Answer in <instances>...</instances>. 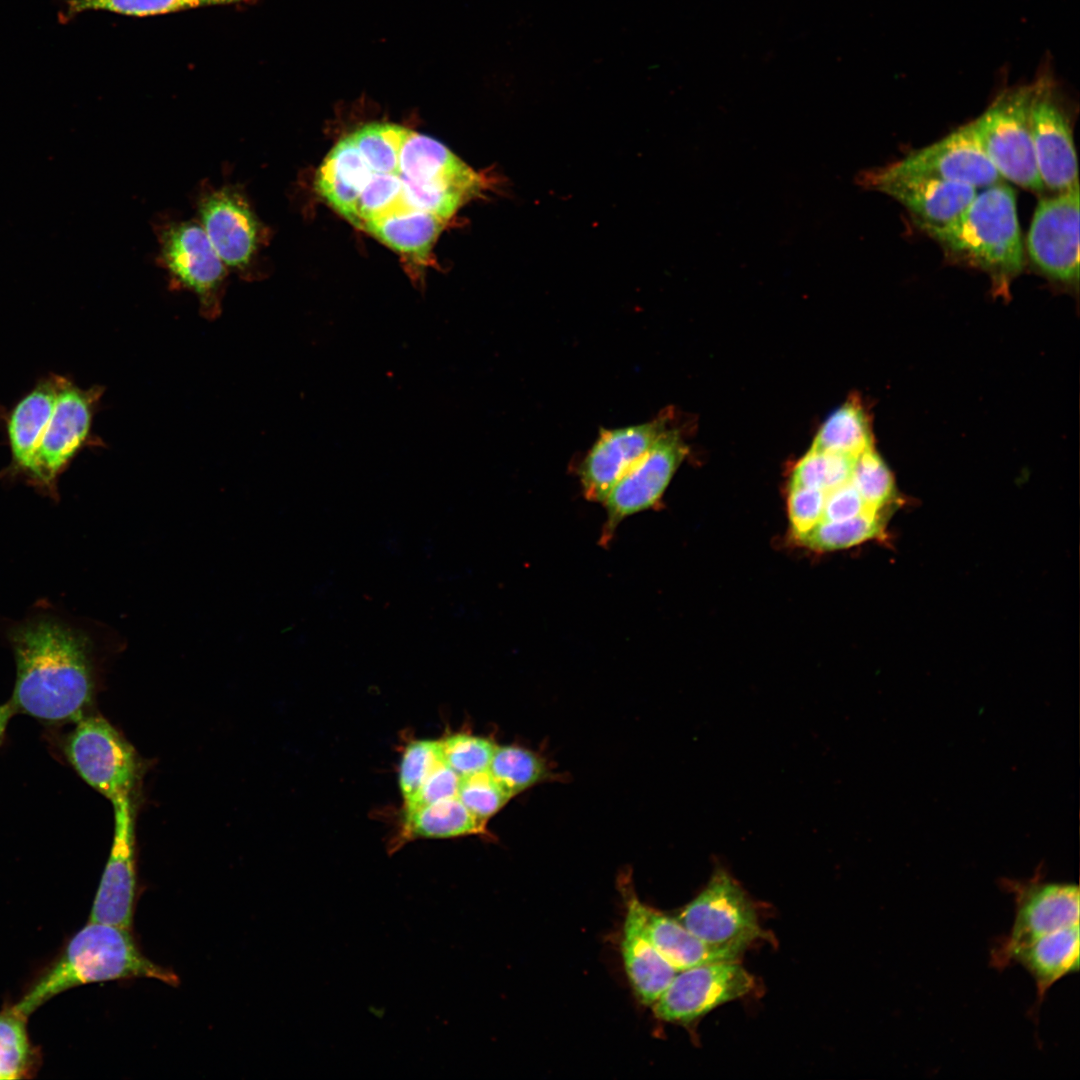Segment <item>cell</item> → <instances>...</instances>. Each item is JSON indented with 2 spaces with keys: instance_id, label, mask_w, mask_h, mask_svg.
<instances>
[{
  "instance_id": "cell-28",
  "label": "cell",
  "mask_w": 1080,
  "mask_h": 1080,
  "mask_svg": "<svg viewBox=\"0 0 1080 1080\" xmlns=\"http://www.w3.org/2000/svg\"><path fill=\"white\" fill-rule=\"evenodd\" d=\"M856 457L811 448L794 466L790 486L831 491L851 481Z\"/></svg>"
},
{
  "instance_id": "cell-33",
  "label": "cell",
  "mask_w": 1080,
  "mask_h": 1080,
  "mask_svg": "<svg viewBox=\"0 0 1080 1080\" xmlns=\"http://www.w3.org/2000/svg\"><path fill=\"white\" fill-rule=\"evenodd\" d=\"M441 759L440 741L418 740L406 747L399 771V786L405 801L417 792Z\"/></svg>"
},
{
  "instance_id": "cell-9",
  "label": "cell",
  "mask_w": 1080,
  "mask_h": 1080,
  "mask_svg": "<svg viewBox=\"0 0 1080 1080\" xmlns=\"http://www.w3.org/2000/svg\"><path fill=\"white\" fill-rule=\"evenodd\" d=\"M1000 883L1013 896L1015 917L1008 934L1000 937L991 950L994 968H1007L1010 956L1029 943L1079 925L1077 884L1045 881L1041 870L1027 880L1002 879Z\"/></svg>"
},
{
  "instance_id": "cell-21",
  "label": "cell",
  "mask_w": 1080,
  "mask_h": 1080,
  "mask_svg": "<svg viewBox=\"0 0 1080 1080\" xmlns=\"http://www.w3.org/2000/svg\"><path fill=\"white\" fill-rule=\"evenodd\" d=\"M643 927L651 944L677 972L700 965L736 961L741 954L733 949L704 942L689 932L676 918L644 904Z\"/></svg>"
},
{
  "instance_id": "cell-13",
  "label": "cell",
  "mask_w": 1080,
  "mask_h": 1080,
  "mask_svg": "<svg viewBox=\"0 0 1080 1080\" xmlns=\"http://www.w3.org/2000/svg\"><path fill=\"white\" fill-rule=\"evenodd\" d=\"M687 453L688 446L680 430L672 426L615 483L603 501L607 517L602 543L610 540L624 519L660 501Z\"/></svg>"
},
{
  "instance_id": "cell-15",
  "label": "cell",
  "mask_w": 1080,
  "mask_h": 1080,
  "mask_svg": "<svg viewBox=\"0 0 1080 1080\" xmlns=\"http://www.w3.org/2000/svg\"><path fill=\"white\" fill-rule=\"evenodd\" d=\"M858 186L886 194L903 205L915 224L943 226L955 219L974 199L977 189L954 182L898 172L889 165L861 171Z\"/></svg>"
},
{
  "instance_id": "cell-22",
  "label": "cell",
  "mask_w": 1080,
  "mask_h": 1080,
  "mask_svg": "<svg viewBox=\"0 0 1080 1080\" xmlns=\"http://www.w3.org/2000/svg\"><path fill=\"white\" fill-rule=\"evenodd\" d=\"M1015 964L1033 977L1039 1007L1057 981L1079 969V925L1060 929L1016 950L1008 966Z\"/></svg>"
},
{
  "instance_id": "cell-14",
  "label": "cell",
  "mask_w": 1080,
  "mask_h": 1080,
  "mask_svg": "<svg viewBox=\"0 0 1080 1080\" xmlns=\"http://www.w3.org/2000/svg\"><path fill=\"white\" fill-rule=\"evenodd\" d=\"M753 986L752 975L736 961L700 965L677 972L653 1011L663 1021L689 1023L745 996Z\"/></svg>"
},
{
  "instance_id": "cell-30",
  "label": "cell",
  "mask_w": 1080,
  "mask_h": 1080,
  "mask_svg": "<svg viewBox=\"0 0 1080 1080\" xmlns=\"http://www.w3.org/2000/svg\"><path fill=\"white\" fill-rule=\"evenodd\" d=\"M26 1018L13 1007L0 1013V1080L21 1078L30 1066Z\"/></svg>"
},
{
  "instance_id": "cell-3",
  "label": "cell",
  "mask_w": 1080,
  "mask_h": 1080,
  "mask_svg": "<svg viewBox=\"0 0 1080 1080\" xmlns=\"http://www.w3.org/2000/svg\"><path fill=\"white\" fill-rule=\"evenodd\" d=\"M12 644L17 677L10 700L15 712L58 723L87 715L94 695L90 641L49 619L16 629Z\"/></svg>"
},
{
  "instance_id": "cell-20",
  "label": "cell",
  "mask_w": 1080,
  "mask_h": 1080,
  "mask_svg": "<svg viewBox=\"0 0 1080 1080\" xmlns=\"http://www.w3.org/2000/svg\"><path fill=\"white\" fill-rule=\"evenodd\" d=\"M621 952L627 976L638 999L653 1005L669 986L677 971L663 958L646 937L643 927V903L629 889Z\"/></svg>"
},
{
  "instance_id": "cell-31",
  "label": "cell",
  "mask_w": 1080,
  "mask_h": 1080,
  "mask_svg": "<svg viewBox=\"0 0 1080 1080\" xmlns=\"http://www.w3.org/2000/svg\"><path fill=\"white\" fill-rule=\"evenodd\" d=\"M457 797L475 817L486 822L513 796L487 770L460 777Z\"/></svg>"
},
{
  "instance_id": "cell-11",
  "label": "cell",
  "mask_w": 1080,
  "mask_h": 1080,
  "mask_svg": "<svg viewBox=\"0 0 1080 1080\" xmlns=\"http://www.w3.org/2000/svg\"><path fill=\"white\" fill-rule=\"evenodd\" d=\"M676 919L704 942L740 953L764 937L750 899L722 866L714 869L704 889Z\"/></svg>"
},
{
  "instance_id": "cell-16",
  "label": "cell",
  "mask_w": 1080,
  "mask_h": 1080,
  "mask_svg": "<svg viewBox=\"0 0 1080 1080\" xmlns=\"http://www.w3.org/2000/svg\"><path fill=\"white\" fill-rule=\"evenodd\" d=\"M112 804L114 838L89 921L132 929L138 896L134 796Z\"/></svg>"
},
{
  "instance_id": "cell-5",
  "label": "cell",
  "mask_w": 1080,
  "mask_h": 1080,
  "mask_svg": "<svg viewBox=\"0 0 1080 1080\" xmlns=\"http://www.w3.org/2000/svg\"><path fill=\"white\" fill-rule=\"evenodd\" d=\"M136 978L154 979L171 986L179 984L172 970L143 954L132 929L89 921L13 1008L28 1017L52 997L75 986Z\"/></svg>"
},
{
  "instance_id": "cell-6",
  "label": "cell",
  "mask_w": 1080,
  "mask_h": 1080,
  "mask_svg": "<svg viewBox=\"0 0 1080 1080\" xmlns=\"http://www.w3.org/2000/svg\"><path fill=\"white\" fill-rule=\"evenodd\" d=\"M195 209L197 221L229 272L246 281L261 278L270 230L256 213L244 187L206 180L196 192Z\"/></svg>"
},
{
  "instance_id": "cell-36",
  "label": "cell",
  "mask_w": 1080,
  "mask_h": 1080,
  "mask_svg": "<svg viewBox=\"0 0 1080 1080\" xmlns=\"http://www.w3.org/2000/svg\"><path fill=\"white\" fill-rule=\"evenodd\" d=\"M866 512L874 511L867 507L851 481L826 492L822 520L841 521Z\"/></svg>"
},
{
  "instance_id": "cell-24",
  "label": "cell",
  "mask_w": 1080,
  "mask_h": 1080,
  "mask_svg": "<svg viewBox=\"0 0 1080 1080\" xmlns=\"http://www.w3.org/2000/svg\"><path fill=\"white\" fill-rule=\"evenodd\" d=\"M872 447L869 416L861 399L854 395L824 421L811 448L857 457Z\"/></svg>"
},
{
  "instance_id": "cell-17",
  "label": "cell",
  "mask_w": 1080,
  "mask_h": 1080,
  "mask_svg": "<svg viewBox=\"0 0 1080 1080\" xmlns=\"http://www.w3.org/2000/svg\"><path fill=\"white\" fill-rule=\"evenodd\" d=\"M671 423L672 415L664 412L642 424L602 429L579 468L584 497L603 503L615 483L672 427Z\"/></svg>"
},
{
  "instance_id": "cell-35",
  "label": "cell",
  "mask_w": 1080,
  "mask_h": 1080,
  "mask_svg": "<svg viewBox=\"0 0 1080 1080\" xmlns=\"http://www.w3.org/2000/svg\"><path fill=\"white\" fill-rule=\"evenodd\" d=\"M460 776L441 759L427 775L417 792L405 801V810L457 796Z\"/></svg>"
},
{
  "instance_id": "cell-7",
  "label": "cell",
  "mask_w": 1080,
  "mask_h": 1080,
  "mask_svg": "<svg viewBox=\"0 0 1080 1080\" xmlns=\"http://www.w3.org/2000/svg\"><path fill=\"white\" fill-rule=\"evenodd\" d=\"M157 263L171 286L196 296L209 319L221 313L229 270L196 218L160 214L152 222Z\"/></svg>"
},
{
  "instance_id": "cell-32",
  "label": "cell",
  "mask_w": 1080,
  "mask_h": 1080,
  "mask_svg": "<svg viewBox=\"0 0 1080 1080\" xmlns=\"http://www.w3.org/2000/svg\"><path fill=\"white\" fill-rule=\"evenodd\" d=\"M445 762L460 776L487 771L496 745L468 734H454L440 741Z\"/></svg>"
},
{
  "instance_id": "cell-2",
  "label": "cell",
  "mask_w": 1080,
  "mask_h": 1080,
  "mask_svg": "<svg viewBox=\"0 0 1080 1080\" xmlns=\"http://www.w3.org/2000/svg\"><path fill=\"white\" fill-rule=\"evenodd\" d=\"M102 386L81 388L70 378L42 377L9 411L11 468L52 490L59 475L89 445Z\"/></svg>"
},
{
  "instance_id": "cell-26",
  "label": "cell",
  "mask_w": 1080,
  "mask_h": 1080,
  "mask_svg": "<svg viewBox=\"0 0 1080 1080\" xmlns=\"http://www.w3.org/2000/svg\"><path fill=\"white\" fill-rule=\"evenodd\" d=\"M245 1L248 0H67L60 17L63 21H68L85 11H108L127 16L146 17Z\"/></svg>"
},
{
  "instance_id": "cell-25",
  "label": "cell",
  "mask_w": 1080,
  "mask_h": 1080,
  "mask_svg": "<svg viewBox=\"0 0 1080 1080\" xmlns=\"http://www.w3.org/2000/svg\"><path fill=\"white\" fill-rule=\"evenodd\" d=\"M882 528L880 512H866L841 521L822 520L798 540L812 550L835 551L871 540Z\"/></svg>"
},
{
  "instance_id": "cell-4",
  "label": "cell",
  "mask_w": 1080,
  "mask_h": 1080,
  "mask_svg": "<svg viewBox=\"0 0 1080 1080\" xmlns=\"http://www.w3.org/2000/svg\"><path fill=\"white\" fill-rule=\"evenodd\" d=\"M919 228L951 259L986 273L998 295L1006 296L1012 281L1023 270L1015 193L1003 182L977 193L949 223Z\"/></svg>"
},
{
  "instance_id": "cell-12",
  "label": "cell",
  "mask_w": 1080,
  "mask_h": 1080,
  "mask_svg": "<svg viewBox=\"0 0 1080 1080\" xmlns=\"http://www.w3.org/2000/svg\"><path fill=\"white\" fill-rule=\"evenodd\" d=\"M1027 251L1048 279L1067 286L1079 280V185L1039 200L1027 235Z\"/></svg>"
},
{
  "instance_id": "cell-29",
  "label": "cell",
  "mask_w": 1080,
  "mask_h": 1080,
  "mask_svg": "<svg viewBox=\"0 0 1080 1080\" xmlns=\"http://www.w3.org/2000/svg\"><path fill=\"white\" fill-rule=\"evenodd\" d=\"M851 483L874 512H880L896 495L893 474L874 447L856 457Z\"/></svg>"
},
{
  "instance_id": "cell-10",
  "label": "cell",
  "mask_w": 1080,
  "mask_h": 1080,
  "mask_svg": "<svg viewBox=\"0 0 1080 1080\" xmlns=\"http://www.w3.org/2000/svg\"><path fill=\"white\" fill-rule=\"evenodd\" d=\"M75 723L65 753L80 777L111 803L134 796L142 766L133 746L101 716Z\"/></svg>"
},
{
  "instance_id": "cell-27",
  "label": "cell",
  "mask_w": 1080,
  "mask_h": 1080,
  "mask_svg": "<svg viewBox=\"0 0 1080 1080\" xmlns=\"http://www.w3.org/2000/svg\"><path fill=\"white\" fill-rule=\"evenodd\" d=\"M488 771L512 796L548 776V768L542 758L514 745L496 746Z\"/></svg>"
},
{
  "instance_id": "cell-19",
  "label": "cell",
  "mask_w": 1080,
  "mask_h": 1080,
  "mask_svg": "<svg viewBox=\"0 0 1080 1080\" xmlns=\"http://www.w3.org/2000/svg\"><path fill=\"white\" fill-rule=\"evenodd\" d=\"M898 172L987 188L1002 177L976 143L968 124L889 164Z\"/></svg>"
},
{
  "instance_id": "cell-23",
  "label": "cell",
  "mask_w": 1080,
  "mask_h": 1080,
  "mask_svg": "<svg viewBox=\"0 0 1080 1080\" xmlns=\"http://www.w3.org/2000/svg\"><path fill=\"white\" fill-rule=\"evenodd\" d=\"M485 821L475 817L457 796L417 809L405 810L393 850L418 838H451L485 832Z\"/></svg>"
},
{
  "instance_id": "cell-1",
  "label": "cell",
  "mask_w": 1080,
  "mask_h": 1080,
  "mask_svg": "<svg viewBox=\"0 0 1080 1080\" xmlns=\"http://www.w3.org/2000/svg\"><path fill=\"white\" fill-rule=\"evenodd\" d=\"M487 179L438 140L392 122L343 136L314 177L316 193L355 228L398 253L414 281L449 222Z\"/></svg>"
},
{
  "instance_id": "cell-37",
  "label": "cell",
  "mask_w": 1080,
  "mask_h": 1080,
  "mask_svg": "<svg viewBox=\"0 0 1080 1080\" xmlns=\"http://www.w3.org/2000/svg\"><path fill=\"white\" fill-rule=\"evenodd\" d=\"M14 713L15 710L10 702L0 706V742L3 738L7 724Z\"/></svg>"
},
{
  "instance_id": "cell-34",
  "label": "cell",
  "mask_w": 1080,
  "mask_h": 1080,
  "mask_svg": "<svg viewBox=\"0 0 1080 1080\" xmlns=\"http://www.w3.org/2000/svg\"><path fill=\"white\" fill-rule=\"evenodd\" d=\"M826 492L820 489L790 486L788 515L793 535L798 539L823 519Z\"/></svg>"
},
{
  "instance_id": "cell-8",
  "label": "cell",
  "mask_w": 1080,
  "mask_h": 1080,
  "mask_svg": "<svg viewBox=\"0 0 1080 1080\" xmlns=\"http://www.w3.org/2000/svg\"><path fill=\"white\" fill-rule=\"evenodd\" d=\"M1034 85L1009 89L967 123L976 143L1002 178L1034 193L1045 187L1034 156L1030 108Z\"/></svg>"
},
{
  "instance_id": "cell-18",
  "label": "cell",
  "mask_w": 1080,
  "mask_h": 1080,
  "mask_svg": "<svg viewBox=\"0 0 1080 1080\" xmlns=\"http://www.w3.org/2000/svg\"><path fill=\"white\" fill-rule=\"evenodd\" d=\"M1030 129L1037 170L1045 189L1059 193L1079 185L1070 122L1048 83L1034 85Z\"/></svg>"
}]
</instances>
